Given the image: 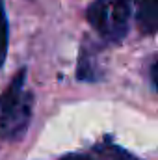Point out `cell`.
Here are the masks:
<instances>
[{
	"instance_id": "obj_5",
	"label": "cell",
	"mask_w": 158,
	"mask_h": 160,
	"mask_svg": "<svg viewBox=\"0 0 158 160\" xmlns=\"http://www.w3.org/2000/svg\"><path fill=\"white\" fill-rule=\"evenodd\" d=\"M95 151L101 155L102 160H140L138 157H134L132 153L125 151L123 147H119V145L112 143V142H106L102 145H97Z\"/></svg>"
},
{
	"instance_id": "obj_3",
	"label": "cell",
	"mask_w": 158,
	"mask_h": 160,
	"mask_svg": "<svg viewBox=\"0 0 158 160\" xmlns=\"http://www.w3.org/2000/svg\"><path fill=\"white\" fill-rule=\"evenodd\" d=\"M138 28L145 36H153L158 26V0H136Z\"/></svg>"
},
{
	"instance_id": "obj_2",
	"label": "cell",
	"mask_w": 158,
	"mask_h": 160,
	"mask_svg": "<svg viewBox=\"0 0 158 160\" xmlns=\"http://www.w3.org/2000/svg\"><path fill=\"white\" fill-rule=\"evenodd\" d=\"M132 0H93L86 11L87 22L108 43H121L128 34Z\"/></svg>"
},
{
	"instance_id": "obj_6",
	"label": "cell",
	"mask_w": 158,
	"mask_h": 160,
	"mask_svg": "<svg viewBox=\"0 0 158 160\" xmlns=\"http://www.w3.org/2000/svg\"><path fill=\"white\" fill-rule=\"evenodd\" d=\"M6 54H7V19L0 0V67L6 62Z\"/></svg>"
},
{
	"instance_id": "obj_7",
	"label": "cell",
	"mask_w": 158,
	"mask_h": 160,
	"mask_svg": "<svg viewBox=\"0 0 158 160\" xmlns=\"http://www.w3.org/2000/svg\"><path fill=\"white\" fill-rule=\"evenodd\" d=\"M62 160H93L87 155H82V153H71V155H65Z\"/></svg>"
},
{
	"instance_id": "obj_1",
	"label": "cell",
	"mask_w": 158,
	"mask_h": 160,
	"mask_svg": "<svg viewBox=\"0 0 158 160\" xmlns=\"http://www.w3.org/2000/svg\"><path fill=\"white\" fill-rule=\"evenodd\" d=\"M26 69H21L0 95V138L19 140L32 119V95L24 89Z\"/></svg>"
},
{
	"instance_id": "obj_4",
	"label": "cell",
	"mask_w": 158,
	"mask_h": 160,
	"mask_svg": "<svg viewBox=\"0 0 158 160\" xmlns=\"http://www.w3.org/2000/svg\"><path fill=\"white\" fill-rule=\"evenodd\" d=\"M77 78L84 80V82H99L102 78L101 73H99V60L87 45H82V48H80Z\"/></svg>"
}]
</instances>
